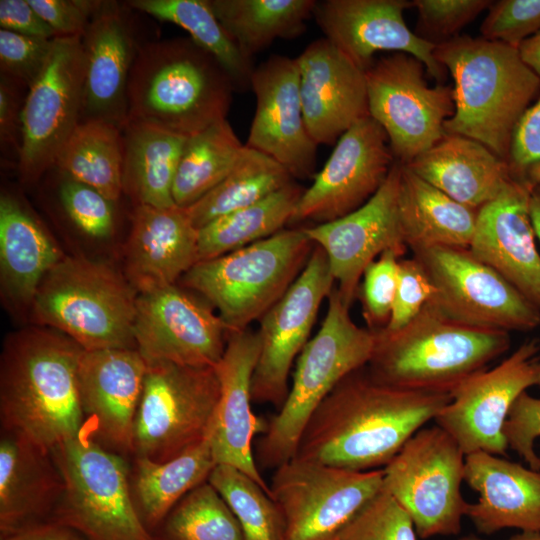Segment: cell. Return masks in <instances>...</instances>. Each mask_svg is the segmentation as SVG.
Segmentation results:
<instances>
[{
  "mask_svg": "<svg viewBox=\"0 0 540 540\" xmlns=\"http://www.w3.org/2000/svg\"><path fill=\"white\" fill-rule=\"evenodd\" d=\"M365 367L341 380L319 405L294 458L351 471L384 468L451 400L448 392L383 384Z\"/></svg>",
  "mask_w": 540,
  "mask_h": 540,
  "instance_id": "obj_1",
  "label": "cell"
},
{
  "mask_svg": "<svg viewBox=\"0 0 540 540\" xmlns=\"http://www.w3.org/2000/svg\"><path fill=\"white\" fill-rule=\"evenodd\" d=\"M83 350L49 327L10 333L0 358L1 430L50 452L87 432L78 386Z\"/></svg>",
  "mask_w": 540,
  "mask_h": 540,
  "instance_id": "obj_2",
  "label": "cell"
},
{
  "mask_svg": "<svg viewBox=\"0 0 540 540\" xmlns=\"http://www.w3.org/2000/svg\"><path fill=\"white\" fill-rule=\"evenodd\" d=\"M234 86L190 37L142 44L131 68L128 121L190 137L225 120Z\"/></svg>",
  "mask_w": 540,
  "mask_h": 540,
  "instance_id": "obj_3",
  "label": "cell"
},
{
  "mask_svg": "<svg viewBox=\"0 0 540 540\" xmlns=\"http://www.w3.org/2000/svg\"><path fill=\"white\" fill-rule=\"evenodd\" d=\"M454 80V114L446 133L476 140L507 161L514 128L540 91L538 76L517 48L468 35L436 46Z\"/></svg>",
  "mask_w": 540,
  "mask_h": 540,
  "instance_id": "obj_4",
  "label": "cell"
},
{
  "mask_svg": "<svg viewBox=\"0 0 540 540\" xmlns=\"http://www.w3.org/2000/svg\"><path fill=\"white\" fill-rule=\"evenodd\" d=\"M369 374L386 385L448 392L483 371L510 347L509 332L469 327L443 316L426 303L399 330H374Z\"/></svg>",
  "mask_w": 540,
  "mask_h": 540,
  "instance_id": "obj_5",
  "label": "cell"
},
{
  "mask_svg": "<svg viewBox=\"0 0 540 540\" xmlns=\"http://www.w3.org/2000/svg\"><path fill=\"white\" fill-rule=\"evenodd\" d=\"M327 300L320 329L297 358L286 399L257 442L255 459L260 470H275L295 457L303 431L319 405L341 380L367 366L372 356L374 330L356 325L337 287Z\"/></svg>",
  "mask_w": 540,
  "mask_h": 540,
  "instance_id": "obj_6",
  "label": "cell"
},
{
  "mask_svg": "<svg viewBox=\"0 0 540 540\" xmlns=\"http://www.w3.org/2000/svg\"><path fill=\"white\" fill-rule=\"evenodd\" d=\"M138 293L124 274L84 256H64L43 278L30 307L39 326L84 350L134 348Z\"/></svg>",
  "mask_w": 540,
  "mask_h": 540,
  "instance_id": "obj_7",
  "label": "cell"
},
{
  "mask_svg": "<svg viewBox=\"0 0 540 540\" xmlns=\"http://www.w3.org/2000/svg\"><path fill=\"white\" fill-rule=\"evenodd\" d=\"M314 246L303 228L283 229L197 262L182 283L217 309L230 333L243 331L282 298L303 271Z\"/></svg>",
  "mask_w": 540,
  "mask_h": 540,
  "instance_id": "obj_8",
  "label": "cell"
},
{
  "mask_svg": "<svg viewBox=\"0 0 540 540\" xmlns=\"http://www.w3.org/2000/svg\"><path fill=\"white\" fill-rule=\"evenodd\" d=\"M52 455L64 481L52 521L85 540H154L132 498L127 457L102 447L87 432Z\"/></svg>",
  "mask_w": 540,
  "mask_h": 540,
  "instance_id": "obj_9",
  "label": "cell"
},
{
  "mask_svg": "<svg viewBox=\"0 0 540 540\" xmlns=\"http://www.w3.org/2000/svg\"><path fill=\"white\" fill-rule=\"evenodd\" d=\"M219 397L215 367L147 363L131 458L164 462L210 437Z\"/></svg>",
  "mask_w": 540,
  "mask_h": 540,
  "instance_id": "obj_10",
  "label": "cell"
},
{
  "mask_svg": "<svg viewBox=\"0 0 540 540\" xmlns=\"http://www.w3.org/2000/svg\"><path fill=\"white\" fill-rule=\"evenodd\" d=\"M465 454L439 426L417 431L383 468V487L421 538L457 535L468 502L461 494Z\"/></svg>",
  "mask_w": 540,
  "mask_h": 540,
  "instance_id": "obj_11",
  "label": "cell"
},
{
  "mask_svg": "<svg viewBox=\"0 0 540 540\" xmlns=\"http://www.w3.org/2000/svg\"><path fill=\"white\" fill-rule=\"evenodd\" d=\"M428 276V304L448 319L480 329L529 331L540 309L469 248L430 246L411 250Z\"/></svg>",
  "mask_w": 540,
  "mask_h": 540,
  "instance_id": "obj_12",
  "label": "cell"
},
{
  "mask_svg": "<svg viewBox=\"0 0 540 540\" xmlns=\"http://www.w3.org/2000/svg\"><path fill=\"white\" fill-rule=\"evenodd\" d=\"M424 71L417 58L400 52L365 71L369 115L384 129L395 160L402 164L439 142L454 114L452 87H430Z\"/></svg>",
  "mask_w": 540,
  "mask_h": 540,
  "instance_id": "obj_13",
  "label": "cell"
},
{
  "mask_svg": "<svg viewBox=\"0 0 540 540\" xmlns=\"http://www.w3.org/2000/svg\"><path fill=\"white\" fill-rule=\"evenodd\" d=\"M383 487V469L351 471L292 458L275 469L270 496L285 540H335Z\"/></svg>",
  "mask_w": 540,
  "mask_h": 540,
  "instance_id": "obj_14",
  "label": "cell"
},
{
  "mask_svg": "<svg viewBox=\"0 0 540 540\" xmlns=\"http://www.w3.org/2000/svg\"><path fill=\"white\" fill-rule=\"evenodd\" d=\"M83 84L81 37H56L44 70L26 93L17 162L21 182L34 184L54 167L80 123Z\"/></svg>",
  "mask_w": 540,
  "mask_h": 540,
  "instance_id": "obj_15",
  "label": "cell"
},
{
  "mask_svg": "<svg viewBox=\"0 0 540 540\" xmlns=\"http://www.w3.org/2000/svg\"><path fill=\"white\" fill-rule=\"evenodd\" d=\"M539 350L537 339L526 340L499 365L468 377L451 391L450 402L434 421L465 455L507 454L503 427L516 399L539 384Z\"/></svg>",
  "mask_w": 540,
  "mask_h": 540,
  "instance_id": "obj_16",
  "label": "cell"
},
{
  "mask_svg": "<svg viewBox=\"0 0 540 540\" xmlns=\"http://www.w3.org/2000/svg\"><path fill=\"white\" fill-rule=\"evenodd\" d=\"M335 280L324 250L315 245L303 271L259 320L260 351L252 377L255 403L279 409L289 391L293 362L309 341L319 308Z\"/></svg>",
  "mask_w": 540,
  "mask_h": 540,
  "instance_id": "obj_17",
  "label": "cell"
},
{
  "mask_svg": "<svg viewBox=\"0 0 540 540\" xmlns=\"http://www.w3.org/2000/svg\"><path fill=\"white\" fill-rule=\"evenodd\" d=\"M133 333L147 363L215 367L230 331L209 304L174 284L138 294Z\"/></svg>",
  "mask_w": 540,
  "mask_h": 540,
  "instance_id": "obj_18",
  "label": "cell"
},
{
  "mask_svg": "<svg viewBox=\"0 0 540 540\" xmlns=\"http://www.w3.org/2000/svg\"><path fill=\"white\" fill-rule=\"evenodd\" d=\"M394 162L384 129L370 115L360 119L338 139L290 223L322 224L357 210L378 191Z\"/></svg>",
  "mask_w": 540,
  "mask_h": 540,
  "instance_id": "obj_19",
  "label": "cell"
},
{
  "mask_svg": "<svg viewBox=\"0 0 540 540\" xmlns=\"http://www.w3.org/2000/svg\"><path fill=\"white\" fill-rule=\"evenodd\" d=\"M401 164L395 160L378 191L357 210L330 222L303 228L326 253L344 302L351 306L366 267L382 253L403 255L406 244L398 211Z\"/></svg>",
  "mask_w": 540,
  "mask_h": 540,
  "instance_id": "obj_20",
  "label": "cell"
},
{
  "mask_svg": "<svg viewBox=\"0 0 540 540\" xmlns=\"http://www.w3.org/2000/svg\"><path fill=\"white\" fill-rule=\"evenodd\" d=\"M407 0L317 1L313 16L336 48L366 71L380 51L406 53L417 58L439 84L447 70L434 55L436 45L420 38L406 25L403 11Z\"/></svg>",
  "mask_w": 540,
  "mask_h": 540,
  "instance_id": "obj_21",
  "label": "cell"
},
{
  "mask_svg": "<svg viewBox=\"0 0 540 540\" xmlns=\"http://www.w3.org/2000/svg\"><path fill=\"white\" fill-rule=\"evenodd\" d=\"M147 362L134 348L83 350L79 398L89 436L102 447L131 457L132 436Z\"/></svg>",
  "mask_w": 540,
  "mask_h": 540,
  "instance_id": "obj_22",
  "label": "cell"
},
{
  "mask_svg": "<svg viewBox=\"0 0 540 540\" xmlns=\"http://www.w3.org/2000/svg\"><path fill=\"white\" fill-rule=\"evenodd\" d=\"M256 111L246 146L280 163L293 178L314 176L318 145L303 114L296 58L273 55L255 68Z\"/></svg>",
  "mask_w": 540,
  "mask_h": 540,
  "instance_id": "obj_23",
  "label": "cell"
},
{
  "mask_svg": "<svg viewBox=\"0 0 540 540\" xmlns=\"http://www.w3.org/2000/svg\"><path fill=\"white\" fill-rule=\"evenodd\" d=\"M132 11L127 1H102L81 37L84 84L80 122L99 120L123 129L128 121V81L142 46Z\"/></svg>",
  "mask_w": 540,
  "mask_h": 540,
  "instance_id": "obj_24",
  "label": "cell"
},
{
  "mask_svg": "<svg viewBox=\"0 0 540 540\" xmlns=\"http://www.w3.org/2000/svg\"><path fill=\"white\" fill-rule=\"evenodd\" d=\"M260 351L257 332H231L221 360L215 366L220 397L210 434L216 465H228L248 475L270 495L253 452L256 434L266 424L252 411L251 385Z\"/></svg>",
  "mask_w": 540,
  "mask_h": 540,
  "instance_id": "obj_25",
  "label": "cell"
},
{
  "mask_svg": "<svg viewBox=\"0 0 540 540\" xmlns=\"http://www.w3.org/2000/svg\"><path fill=\"white\" fill-rule=\"evenodd\" d=\"M296 61L307 130L317 145H331L369 115L365 71L325 37Z\"/></svg>",
  "mask_w": 540,
  "mask_h": 540,
  "instance_id": "obj_26",
  "label": "cell"
},
{
  "mask_svg": "<svg viewBox=\"0 0 540 540\" xmlns=\"http://www.w3.org/2000/svg\"><path fill=\"white\" fill-rule=\"evenodd\" d=\"M531 188L513 178L478 210L471 253L540 309V253L530 216Z\"/></svg>",
  "mask_w": 540,
  "mask_h": 540,
  "instance_id": "obj_27",
  "label": "cell"
},
{
  "mask_svg": "<svg viewBox=\"0 0 540 540\" xmlns=\"http://www.w3.org/2000/svg\"><path fill=\"white\" fill-rule=\"evenodd\" d=\"M198 233L185 208L134 206L124 275L137 293L176 284L199 261Z\"/></svg>",
  "mask_w": 540,
  "mask_h": 540,
  "instance_id": "obj_28",
  "label": "cell"
},
{
  "mask_svg": "<svg viewBox=\"0 0 540 540\" xmlns=\"http://www.w3.org/2000/svg\"><path fill=\"white\" fill-rule=\"evenodd\" d=\"M464 481L478 493L466 514L477 531L540 532V471L484 451L465 455Z\"/></svg>",
  "mask_w": 540,
  "mask_h": 540,
  "instance_id": "obj_29",
  "label": "cell"
},
{
  "mask_svg": "<svg viewBox=\"0 0 540 540\" xmlns=\"http://www.w3.org/2000/svg\"><path fill=\"white\" fill-rule=\"evenodd\" d=\"M63 489L52 452L1 430L0 536L51 521Z\"/></svg>",
  "mask_w": 540,
  "mask_h": 540,
  "instance_id": "obj_30",
  "label": "cell"
},
{
  "mask_svg": "<svg viewBox=\"0 0 540 540\" xmlns=\"http://www.w3.org/2000/svg\"><path fill=\"white\" fill-rule=\"evenodd\" d=\"M65 255L33 211L19 197H0V275L5 300L30 310L46 274Z\"/></svg>",
  "mask_w": 540,
  "mask_h": 540,
  "instance_id": "obj_31",
  "label": "cell"
},
{
  "mask_svg": "<svg viewBox=\"0 0 540 540\" xmlns=\"http://www.w3.org/2000/svg\"><path fill=\"white\" fill-rule=\"evenodd\" d=\"M404 165L452 199L478 210L511 178L506 161L482 143L457 134L446 133Z\"/></svg>",
  "mask_w": 540,
  "mask_h": 540,
  "instance_id": "obj_32",
  "label": "cell"
},
{
  "mask_svg": "<svg viewBox=\"0 0 540 540\" xmlns=\"http://www.w3.org/2000/svg\"><path fill=\"white\" fill-rule=\"evenodd\" d=\"M400 164L398 211L406 246L469 248L478 209L457 202Z\"/></svg>",
  "mask_w": 540,
  "mask_h": 540,
  "instance_id": "obj_33",
  "label": "cell"
},
{
  "mask_svg": "<svg viewBox=\"0 0 540 540\" xmlns=\"http://www.w3.org/2000/svg\"><path fill=\"white\" fill-rule=\"evenodd\" d=\"M122 136L123 195L134 206H175L173 184L187 138L133 121H127Z\"/></svg>",
  "mask_w": 540,
  "mask_h": 540,
  "instance_id": "obj_34",
  "label": "cell"
},
{
  "mask_svg": "<svg viewBox=\"0 0 540 540\" xmlns=\"http://www.w3.org/2000/svg\"><path fill=\"white\" fill-rule=\"evenodd\" d=\"M130 463L132 498L151 534L187 493L208 480L216 466L210 437L164 462L133 457Z\"/></svg>",
  "mask_w": 540,
  "mask_h": 540,
  "instance_id": "obj_35",
  "label": "cell"
},
{
  "mask_svg": "<svg viewBox=\"0 0 540 540\" xmlns=\"http://www.w3.org/2000/svg\"><path fill=\"white\" fill-rule=\"evenodd\" d=\"M211 9L249 58L276 39H291L306 29L315 0H208Z\"/></svg>",
  "mask_w": 540,
  "mask_h": 540,
  "instance_id": "obj_36",
  "label": "cell"
},
{
  "mask_svg": "<svg viewBox=\"0 0 540 540\" xmlns=\"http://www.w3.org/2000/svg\"><path fill=\"white\" fill-rule=\"evenodd\" d=\"M303 191L292 181L262 200L222 215L200 228L199 261L222 256L283 230L290 223Z\"/></svg>",
  "mask_w": 540,
  "mask_h": 540,
  "instance_id": "obj_37",
  "label": "cell"
},
{
  "mask_svg": "<svg viewBox=\"0 0 540 540\" xmlns=\"http://www.w3.org/2000/svg\"><path fill=\"white\" fill-rule=\"evenodd\" d=\"M122 129L99 120L78 124L57 155L54 168L118 202L122 186Z\"/></svg>",
  "mask_w": 540,
  "mask_h": 540,
  "instance_id": "obj_38",
  "label": "cell"
},
{
  "mask_svg": "<svg viewBox=\"0 0 540 540\" xmlns=\"http://www.w3.org/2000/svg\"><path fill=\"white\" fill-rule=\"evenodd\" d=\"M127 3L137 12L174 23L186 30L198 46L219 62L235 90L251 88L255 70L253 61L243 54L223 27L208 0H130Z\"/></svg>",
  "mask_w": 540,
  "mask_h": 540,
  "instance_id": "obj_39",
  "label": "cell"
},
{
  "mask_svg": "<svg viewBox=\"0 0 540 540\" xmlns=\"http://www.w3.org/2000/svg\"><path fill=\"white\" fill-rule=\"evenodd\" d=\"M244 147L227 119L188 137L173 184L175 204L187 208L219 185L234 169Z\"/></svg>",
  "mask_w": 540,
  "mask_h": 540,
  "instance_id": "obj_40",
  "label": "cell"
},
{
  "mask_svg": "<svg viewBox=\"0 0 540 540\" xmlns=\"http://www.w3.org/2000/svg\"><path fill=\"white\" fill-rule=\"evenodd\" d=\"M292 181L293 177L280 163L245 145L230 174L185 210L199 230L222 215L262 200Z\"/></svg>",
  "mask_w": 540,
  "mask_h": 540,
  "instance_id": "obj_41",
  "label": "cell"
},
{
  "mask_svg": "<svg viewBox=\"0 0 540 540\" xmlns=\"http://www.w3.org/2000/svg\"><path fill=\"white\" fill-rule=\"evenodd\" d=\"M152 535L154 540H244L234 514L208 481L187 493Z\"/></svg>",
  "mask_w": 540,
  "mask_h": 540,
  "instance_id": "obj_42",
  "label": "cell"
},
{
  "mask_svg": "<svg viewBox=\"0 0 540 540\" xmlns=\"http://www.w3.org/2000/svg\"><path fill=\"white\" fill-rule=\"evenodd\" d=\"M221 495L244 540H285L282 515L268 492L240 470L218 464L207 480Z\"/></svg>",
  "mask_w": 540,
  "mask_h": 540,
  "instance_id": "obj_43",
  "label": "cell"
},
{
  "mask_svg": "<svg viewBox=\"0 0 540 540\" xmlns=\"http://www.w3.org/2000/svg\"><path fill=\"white\" fill-rule=\"evenodd\" d=\"M56 196L66 219L82 234L96 240L108 239L116 227V204L96 189L54 168Z\"/></svg>",
  "mask_w": 540,
  "mask_h": 540,
  "instance_id": "obj_44",
  "label": "cell"
},
{
  "mask_svg": "<svg viewBox=\"0 0 540 540\" xmlns=\"http://www.w3.org/2000/svg\"><path fill=\"white\" fill-rule=\"evenodd\" d=\"M335 540H417V533L408 513L382 487Z\"/></svg>",
  "mask_w": 540,
  "mask_h": 540,
  "instance_id": "obj_45",
  "label": "cell"
},
{
  "mask_svg": "<svg viewBox=\"0 0 540 540\" xmlns=\"http://www.w3.org/2000/svg\"><path fill=\"white\" fill-rule=\"evenodd\" d=\"M491 3L489 0H414L412 6L418 11L416 34L436 46L450 41Z\"/></svg>",
  "mask_w": 540,
  "mask_h": 540,
  "instance_id": "obj_46",
  "label": "cell"
},
{
  "mask_svg": "<svg viewBox=\"0 0 540 540\" xmlns=\"http://www.w3.org/2000/svg\"><path fill=\"white\" fill-rule=\"evenodd\" d=\"M540 31V0L492 1L480 32L488 41L519 48Z\"/></svg>",
  "mask_w": 540,
  "mask_h": 540,
  "instance_id": "obj_47",
  "label": "cell"
},
{
  "mask_svg": "<svg viewBox=\"0 0 540 540\" xmlns=\"http://www.w3.org/2000/svg\"><path fill=\"white\" fill-rule=\"evenodd\" d=\"M400 254L382 253L365 269L360 288L364 319L368 328L377 330L389 321L398 282Z\"/></svg>",
  "mask_w": 540,
  "mask_h": 540,
  "instance_id": "obj_48",
  "label": "cell"
},
{
  "mask_svg": "<svg viewBox=\"0 0 540 540\" xmlns=\"http://www.w3.org/2000/svg\"><path fill=\"white\" fill-rule=\"evenodd\" d=\"M54 39L26 36L0 29L1 75L29 89L44 70Z\"/></svg>",
  "mask_w": 540,
  "mask_h": 540,
  "instance_id": "obj_49",
  "label": "cell"
},
{
  "mask_svg": "<svg viewBox=\"0 0 540 540\" xmlns=\"http://www.w3.org/2000/svg\"><path fill=\"white\" fill-rule=\"evenodd\" d=\"M506 163L511 178L531 189L540 184V91L514 128Z\"/></svg>",
  "mask_w": 540,
  "mask_h": 540,
  "instance_id": "obj_50",
  "label": "cell"
},
{
  "mask_svg": "<svg viewBox=\"0 0 540 540\" xmlns=\"http://www.w3.org/2000/svg\"><path fill=\"white\" fill-rule=\"evenodd\" d=\"M433 293L432 284L416 259H400L398 282L389 321L385 328L395 331L411 322Z\"/></svg>",
  "mask_w": 540,
  "mask_h": 540,
  "instance_id": "obj_51",
  "label": "cell"
},
{
  "mask_svg": "<svg viewBox=\"0 0 540 540\" xmlns=\"http://www.w3.org/2000/svg\"><path fill=\"white\" fill-rule=\"evenodd\" d=\"M508 447L533 470L540 471L535 442L540 437V398L523 392L512 405L503 427Z\"/></svg>",
  "mask_w": 540,
  "mask_h": 540,
  "instance_id": "obj_52",
  "label": "cell"
},
{
  "mask_svg": "<svg viewBox=\"0 0 540 540\" xmlns=\"http://www.w3.org/2000/svg\"><path fill=\"white\" fill-rule=\"evenodd\" d=\"M102 0H29L57 37H82Z\"/></svg>",
  "mask_w": 540,
  "mask_h": 540,
  "instance_id": "obj_53",
  "label": "cell"
},
{
  "mask_svg": "<svg viewBox=\"0 0 540 540\" xmlns=\"http://www.w3.org/2000/svg\"><path fill=\"white\" fill-rule=\"evenodd\" d=\"M28 90L19 82L0 76V143L1 149L11 151L17 158L21 148L22 112ZM27 93V92H26Z\"/></svg>",
  "mask_w": 540,
  "mask_h": 540,
  "instance_id": "obj_54",
  "label": "cell"
},
{
  "mask_svg": "<svg viewBox=\"0 0 540 540\" xmlns=\"http://www.w3.org/2000/svg\"><path fill=\"white\" fill-rule=\"evenodd\" d=\"M1 29L18 34L54 39L55 31L36 12L29 0L0 1Z\"/></svg>",
  "mask_w": 540,
  "mask_h": 540,
  "instance_id": "obj_55",
  "label": "cell"
},
{
  "mask_svg": "<svg viewBox=\"0 0 540 540\" xmlns=\"http://www.w3.org/2000/svg\"><path fill=\"white\" fill-rule=\"evenodd\" d=\"M0 540H85L72 528L56 521H46L2 535Z\"/></svg>",
  "mask_w": 540,
  "mask_h": 540,
  "instance_id": "obj_56",
  "label": "cell"
},
{
  "mask_svg": "<svg viewBox=\"0 0 540 540\" xmlns=\"http://www.w3.org/2000/svg\"><path fill=\"white\" fill-rule=\"evenodd\" d=\"M518 50L524 63L540 76V31L525 40Z\"/></svg>",
  "mask_w": 540,
  "mask_h": 540,
  "instance_id": "obj_57",
  "label": "cell"
},
{
  "mask_svg": "<svg viewBox=\"0 0 540 540\" xmlns=\"http://www.w3.org/2000/svg\"><path fill=\"white\" fill-rule=\"evenodd\" d=\"M529 210L535 236L540 243V184L531 189Z\"/></svg>",
  "mask_w": 540,
  "mask_h": 540,
  "instance_id": "obj_58",
  "label": "cell"
},
{
  "mask_svg": "<svg viewBox=\"0 0 540 540\" xmlns=\"http://www.w3.org/2000/svg\"><path fill=\"white\" fill-rule=\"evenodd\" d=\"M459 540H485L475 535H466ZM509 540H540V532H522L513 536Z\"/></svg>",
  "mask_w": 540,
  "mask_h": 540,
  "instance_id": "obj_59",
  "label": "cell"
},
{
  "mask_svg": "<svg viewBox=\"0 0 540 540\" xmlns=\"http://www.w3.org/2000/svg\"><path fill=\"white\" fill-rule=\"evenodd\" d=\"M538 385L540 386V380H539V384H538Z\"/></svg>",
  "mask_w": 540,
  "mask_h": 540,
  "instance_id": "obj_60",
  "label": "cell"
},
{
  "mask_svg": "<svg viewBox=\"0 0 540 540\" xmlns=\"http://www.w3.org/2000/svg\"><path fill=\"white\" fill-rule=\"evenodd\" d=\"M539 457H540V454H539Z\"/></svg>",
  "mask_w": 540,
  "mask_h": 540,
  "instance_id": "obj_61",
  "label": "cell"
}]
</instances>
